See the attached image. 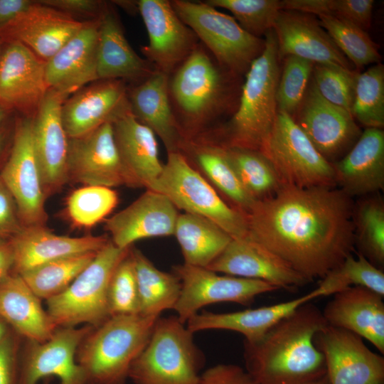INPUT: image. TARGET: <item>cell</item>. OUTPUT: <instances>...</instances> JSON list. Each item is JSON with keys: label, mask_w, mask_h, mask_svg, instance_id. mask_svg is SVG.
<instances>
[{"label": "cell", "mask_w": 384, "mask_h": 384, "mask_svg": "<svg viewBox=\"0 0 384 384\" xmlns=\"http://www.w3.org/2000/svg\"><path fill=\"white\" fill-rule=\"evenodd\" d=\"M67 174L68 179L84 186L129 187L111 122L69 139Z\"/></svg>", "instance_id": "16"}, {"label": "cell", "mask_w": 384, "mask_h": 384, "mask_svg": "<svg viewBox=\"0 0 384 384\" xmlns=\"http://www.w3.org/2000/svg\"><path fill=\"white\" fill-rule=\"evenodd\" d=\"M327 325L307 302L288 314L257 342H244L245 370L257 384H309L326 373L314 336Z\"/></svg>", "instance_id": "2"}, {"label": "cell", "mask_w": 384, "mask_h": 384, "mask_svg": "<svg viewBox=\"0 0 384 384\" xmlns=\"http://www.w3.org/2000/svg\"><path fill=\"white\" fill-rule=\"evenodd\" d=\"M383 296L363 287L333 295L322 311L328 325L353 332L384 353Z\"/></svg>", "instance_id": "28"}, {"label": "cell", "mask_w": 384, "mask_h": 384, "mask_svg": "<svg viewBox=\"0 0 384 384\" xmlns=\"http://www.w3.org/2000/svg\"><path fill=\"white\" fill-rule=\"evenodd\" d=\"M265 36L262 53L245 75L235 111L225 123L204 133L225 146L260 151L273 126L277 113L279 58L274 31Z\"/></svg>", "instance_id": "4"}, {"label": "cell", "mask_w": 384, "mask_h": 384, "mask_svg": "<svg viewBox=\"0 0 384 384\" xmlns=\"http://www.w3.org/2000/svg\"><path fill=\"white\" fill-rule=\"evenodd\" d=\"M48 91L46 61L19 42L6 43L0 60V104L30 117Z\"/></svg>", "instance_id": "18"}, {"label": "cell", "mask_w": 384, "mask_h": 384, "mask_svg": "<svg viewBox=\"0 0 384 384\" xmlns=\"http://www.w3.org/2000/svg\"><path fill=\"white\" fill-rule=\"evenodd\" d=\"M314 299L310 292L292 300L256 309L226 313H197L186 321V325L193 334L212 329L236 331L245 337L244 342L254 343L279 321Z\"/></svg>", "instance_id": "34"}, {"label": "cell", "mask_w": 384, "mask_h": 384, "mask_svg": "<svg viewBox=\"0 0 384 384\" xmlns=\"http://www.w3.org/2000/svg\"><path fill=\"white\" fill-rule=\"evenodd\" d=\"M272 30L279 60L294 55L314 64L353 68L352 63L311 14L281 10Z\"/></svg>", "instance_id": "23"}, {"label": "cell", "mask_w": 384, "mask_h": 384, "mask_svg": "<svg viewBox=\"0 0 384 384\" xmlns=\"http://www.w3.org/2000/svg\"><path fill=\"white\" fill-rule=\"evenodd\" d=\"M174 235L185 264L208 267L223 252L232 238L214 222L204 217L179 214Z\"/></svg>", "instance_id": "35"}, {"label": "cell", "mask_w": 384, "mask_h": 384, "mask_svg": "<svg viewBox=\"0 0 384 384\" xmlns=\"http://www.w3.org/2000/svg\"><path fill=\"white\" fill-rule=\"evenodd\" d=\"M14 254L9 240H0V281L13 272Z\"/></svg>", "instance_id": "54"}, {"label": "cell", "mask_w": 384, "mask_h": 384, "mask_svg": "<svg viewBox=\"0 0 384 384\" xmlns=\"http://www.w3.org/2000/svg\"><path fill=\"white\" fill-rule=\"evenodd\" d=\"M178 210L164 194L146 189L128 206L108 217L105 228L110 240L127 249L142 239L174 235Z\"/></svg>", "instance_id": "20"}, {"label": "cell", "mask_w": 384, "mask_h": 384, "mask_svg": "<svg viewBox=\"0 0 384 384\" xmlns=\"http://www.w3.org/2000/svg\"><path fill=\"white\" fill-rule=\"evenodd\" d=\"M38 2L69 15L101 16L106 8L100 1L93 0H44Z\"/></svg>", "instance_id": "52"}, {"label": "cell", "mask_w": 384, "mask_h": 384, "mask_svg": "<svg viewBox=\"0 0 384 384\" xmlns=\"http://www.w3.org/2000/svg\"><path fill=\"white\" fill-rule=\"evenodd\" d=\"M351 115L366 128L384 126V66L377 63L356 78Z\"/></svg>", "instance_id": "41"}, {"label": "cell", "mask_w": 384, "mask_h": 384, "mask_svg": "<svg viewBox=\"0 0 384 384\" xmlns=\"http://www.w3.org/2000/svg\"><path fill=\"white\" fill-rule=\"evenodd\" d=\"M199 384H257L248 373L235 364L220 363L204 370Z\"/></svg>", "instance_id": "51"}, {"label": "cell", "mask_w": 384, "mask_h": 384, "mask_svg": "<svg viewBox=\"0 0 384 384\" xmlns=\"http://www.w3.org/2000/svg\"><path fill=\"white\" fill-rule=\"evenodd\" d=\"M8 136L9 134L7 129L3 127H0V159L5 149Z\"/></svg>", "instance_id": "55"}, {"label": "cell", "mask_w": 384, "mask_h": 384, "mask_svg": "<svg viewBox=\"0 0 384 384\" xmlns=\"http://www.w3.org/2000/svg\"><path fill=\"white\" fill-rule=\"evenodd\" d=\"M111 122L129 187L149 189L164 169L155 134L134 116L128 101Z\"/></svg>", "instance_id": "25"}, {"label": "cell", "mask_w": 384, "mask_h": 384, "mask_svg": "<svg viewBox=\"0 0 384 384\" xmlns=\"http://www.w3.org/2000/svg\"><path fill=\"white\" fill-rule=\"evenodd\" d=\"M203 366V354L186 324L176 316H159L129 379L134 384H199Z\"/></svg>", "instance_id": "6"}, {"label": "cell", "mask_w": 384, "mask_h": 384, "mask_svg": "<svg viewBox=\"0 0 384 384\" xmlns=\"http://www.w3.org/2000/svg\"><path fill=\"white\" fill-rule=\"evenodd\" d=\"M331 164L336 187L350 197H363L383 190V130L366 128L351 149Z\"/></svg>", "instance_id": "27"}, {"label": "cell", "mask_w": 384, "mask_h": 384, "mask_svg": "<svg viewBox=\"0 0 384 384\" xmlns=\"http://www.w3.org/2000/svg\"><path fill=\"white\" fill-rule=\"evenodd\" d=\"M93 326L59 327L43 343L31 342L19 361V384H38L55 376L58 384H87L84 370L76 359L78 348Z\"/></svg>", "instance_id": "17"}, {"label": "cell", "mask_w": 384, "mask_h": 384, "mask_svg": "<svg viewBox=\"0 0 384 384\" xmlns=\"http://www.w3.org/2000/svg\"><path fill=\"white\" fill-rule=\"evenodd\" d=\"M6 111L7 110L0 104V123L4 119L5 117L6 116Z\"/></svg>", "instance_id": "58"}, {"label": "cell", "mask_w": 384, "mask_h": 384, "mask_svg": "<svg viewBox=\"0 0 384 384\" xmlns=\"http://www.w3.org/2000/svg\"><path fill=\"white\" fill-rule=\"evenodd\" d=\"M11 329L0 319V341L11 332Z\"/></svg>", "instance_id": "56"}, {"label": "cell", "mask_w": 384, "mask_h": 384, "mask_svg": "<svg viewBox=\"0 0 384 384\" xmlns=\"http://www.w3.org/2000/svg\"><path fill=\"white\" fill-rule=\"evenodd\" d=\"M100 17L85 22L74 36L46 61L48 90H55L67 98L87 83L98 80L97 52Z\"/></svg>", "instance_id": "24"}, {"label": "cell", "mask_w": 384, "mask_h": 384, "mask_svg": "<svg viewBox=\"0 0 384 384\" xmlns=\"http://www.w3.org/2000/svg\"><path fill=\"white\" fill-rule=\"evenodd\" d=\"M215 8L228 10L240 26L251 35L260 38L273 29L276 18L282 10L278 0H206Z\"/></svg>", "instance_id": "44"}, {"label": "cell", "mask_w": 384, "mask_h": 384, "mask_svg": "<svg viewBox=\"0 0 384 384\" xmlns=\"http://www.w3.org/2000/svg\"><path fill=\"white\" fill-rule=\"evenodd\" d=\"M97 252L53 260L19 275L37 297L48 300L65 291Z\"/></svg>", "instance_id": "40"}, {"label": "cell", "mask_w": 384, "mask_h": 384, "mask_svg": "<svg viewBox=\"0 0 384 384\" xmlns=\"http://www.w3.org/2000/svg\"><path fill=\"white\" fill-rule=\"evenodd\" d=\"M159 317L111 316L92 329L76 356L87 384H125L132 364L146 346Z\"/></svg>", "instance_id": "5"}, {"label": "cell", "mask_w": 384, "mask_h": 384, "mask_svg": "<svg viewBox=\"0 0 384 384\" xmlns=\"http://www.w3.org/2000/svg\"><path fill=\"white\" fill-rule=\"evenodd\" d=\"M282 9L329 16L348 21L366 31L371 23L373 0H284Z\"/></svg>", "instance_id": "45"}, {"label": "cell", "mask_w": 384, "mask_h": 384, "mask_svg": "<svg viewBox=\"0 0 384 384\" xmlns=\"http://www.w3.org/2000/svg\"><path fill=\"white\" fill-rule=\"evenodd\" d=\"M354 202L338 188L284 186L246 214V238L270 250L310 282L355 246Z\"/></svg>", "instance_id": "1"}, {"label": "cell", "mask_w": 384, "mask_h": 384, "mask_svg": "<svg viewBox=\"0 0 384 384\" xmlns=\"http://www.w3.org/2000/svg\"><path fill=\"white\" fill-rule=\"evenodd\" d=\"M1 43V41H0ZM1 47H0V60H1Z\"/></svg>", "instance_id": "59"}, {"label": "cell", "mask_w": 384, "mask_h": 384, "mask_svg": "<svg viewBox=\"0 0 384 384\" xmlns=\"http://www.w3.org/2000/svg\"><path fill=\"white\" fill-rule=\"evenodd\" d=\"M0 319L31 342L48 340L58 328L43 308L41 299L14 272L0 281Z\"/></svg>", "instance_id": "33"}, {"label": "cell", "mask_w": 384, "mask_h": 384, "mask_svg": "<svg viewBox=\"0 0 384 384\" xmlns=\"http://www.w3.org/2000/svg\"><path fill=\"white\" fill-rule=\"evenodd\" d=\"M109 240L104 235L70 237L57 235L45 225L24 226L9 240L14 254L13 272L21 274L53 260L97 252Z\"/></svg>", "instance_id": "26"}, {"label": "cell", "mask_w": 384, "mask_h": 384, "mask_svg": "<svg viewBox=\"0 0 384 384\" xmlns=\"http://www.w3.org/2000/svg\"><path fill=\"white\" fill-rule=\"evenodd\" d=\"M296 113L295 122L331 164L341 159L361 134L351 114L324 99L312 80Z\"/></svg>", "instance_id": "14"}, {"label": "cell", "mask_w": 384, "mask_h": 384, "mask_svg": "<svg viewBox=\"0 0 384 384\" xmlns=\"http://www.w3.org/2000/svg\"><path fill=\"white\" fill-rule=\"evenodd\" d=\"M66 98L48 90L33 118V140L46 196L58 191L68 180L69 138L61 116Z\"/></svg>", "instance_id": "21"}, {"label": "cell", "mask_w": 384, "mask_h": 384, "mask_svg": "<svg viewBox=\"0 0 384 384\" xmlns=\"http://www.w3.org/2000/svg\"><path fill=\"white\" fill-rule=\"evenodd\" d=\"M108 304L110 316L139 314V293L130 248L111 277Z\"/></svg>", "instance_id": "47"}, {"label": "cell", "mask_w": 384, "mask_h": 384, "mask_svg": "<svg viewBox=\"0 0 384 384\" xmlns=\"http://www.w3.org/2000/svg\"><path fill=\"white\" fill-rule=\"evenodd\" d=\"M23 227L16 202L0 178V240H10Z\"/></svg>", "instance_id": "50"}, {"label": "cell", "mask_w": 384, "mask_h": 384, "mask_svg": "<svg viewBox=\"0 0 384 384\" xmlns=\"http://www.w3.org/2000/svg\"><path fill=\"white\" fill-rule=\"evenodd\" d=\"M312 79L319 94L329 102L351 114L358 73L353 70L314 64Z\"/></svg>", "instance_id": "48"}, {"label": "cell", "mask_w": 384, "mask_h": 384, "mask_svg": "<svg viewBox=\"0 0 384 384\" xmlns=\"http://www.w3.org/2000/svg\"><path fill=\"white\" fill-rule=\"evenodd\" d=\"M363 339L328 324L316 333L314 343L324 356L330 384H384V358Z\"/></svg>", "instance_id": "15"}, {"label": "cell", "mask_w": 384, "mask_h": 384, "mask_svg": "<svg viewBox=\"0 0 384 384\" xmlns=\"http://www.w3.org/2000/svg\"><path fill=\"white\" fill-rule=\"evenodd\" d=\"M44 384H48V381H46V382H45V383H44Z\"/></svg>", "instance_id": "60"}, {"label": "cell", "mask_w": 384, "mask_h": 384, "mask_svg": "<svg viewBox=\"0 0 384 384\" xmlns=\"http://www.w3.org/2000/svg\"><path fill=\"white\" fill-rule=\"evenodd\" d=\"M237 76L223 68L201 43L170 75L168 93L184 140L212 129L223 116L235 111Z\"/></svg>", "instance_id": "3"}, {"label": "cell", "mask_w": 384, "mask_h": 384, "mask_svg": "<svg viewBox=\"0 0 384 384\" xmlns=\"http://www.w3.org/2000/svg\"><path fill=\"white\" fill-rule=\"evenodd\" d=\"M178 17L225 69L237 76L245 75L262 53L265 39L244 30L230 15L204 1L171 0Z\"/></svg>", "instance_id": "9"}, {"label": "cell", "mask_w": 384, "mask_h": 384, "mask_svg": "<svg viewBox=\"0 0 384 384\" xmlns=\"http://www.w3.org/2000/svg\"><path fill=\"white\" fill-rule=\"evenodd\" d=\"M129 248L120 249L110 240L65 291L46 300V311L58 328L80 324L97 327L110 317V279Z\"/></svg>", "instance_id": "8"}, {"label": "cell", "mask_w": 384, "mask_h": 384, "mask_svg": "<svg viewBox=\"0 0 384 384\" xmlns=\"http://www.w3.org/2000/svg\"><path fill=\"white\" fill-rule=\"evenodd\" d=\"M260 152L272 164L284 186L337 188L332 164L286 113L277 112Z\"/></svg>", "instance_id": "10"}, {"label": "cell", "mask_w": 384, "mask_h": 384, "mask_svg": "<svg viewBox=\"0 0 384 384\" xmlns=\"http://www.w3.org/2000/svg\"><path fill=\"white\" fill-rule=\"evenodd\" d=\"M206 268L217 273L265 281L289 291L310 282L281 257L247 238H232Z\"/></svg>", "instance_id": "19"}, {"label": "cell", "mask_w": 384, "mask_h": 384, "mask_svg": "<svg viewBox=\"0 0 384 384\" xmlns=\"http://www.w3.org/2000/svg\"><path fill=\"white\" fill-rule=\"evenodd\" d=\"M353 221L358 253L383 270L384 266V202L378 193L354 203Z\"/></svg>", "instance_id": "38"}, {"label": "cell", "mask_w": 384, "mask_h": 384, "mask_svg": "<svg viewBox=\"0 0 384 384\" xmlns=\"http://www.w3.org/2000/svg\"><path fill=\"white\" fill-rule=\"evenodd\" d=\"M118 201L117 192L111 188L84 186L68 197L66 212L76 227L90 228L106 220Z\"/></svg>", "instance_id": "43"}, {"label": "cell", "mask_w": 384, "mask_h": 384, "mask_svg": "<svg viewBox=\"0 0 384 384\" xmlns=\"http://www.w3.org/2000/svg\"><path fill=\"white\" fill-rule=\"evenodd\" d=\"M139 299V314L159 316L173 309L180 294L181 282L174 273L160 270L139 250L130 247Z\"/></svg>", "instance_id": "36"}, {"label": "cell", "mask_w": 384, "mask_h": 384, "mask_svg": "<svg viewBox=\"0 0 384 384\" xmlns=\"http://www.w3.org/2000/svg\"><path fill=\"white\" fill-rule=\"evenodd\" d=\"M127 86L122 80H101L80 90L62 105L61 116L69 139L82 137L112 122L126 105Z\"/></svg>", "instance_id": "29"}, {"label": "cell", "mask_w": 384, "mask_h": 384, "mask_svg": "<svg viewBox=\"0 0 384 384\" xmlns=\"http://www.w3.org/2000/svg\"><path fill=\"white\" fill-rule=\"evenodd\" d=\"M352 287H363L384 296V272L361 254H351L330 270L311 292L314 298L334 295Z\"/></svg>", "instance_id": "39"}, {"label": "cell", "mask_w": 384, "mask_h": 384, "mask_svg": "<svg viewBox=\"0 0 384 384\" xmlns=\"http://www.w3.org/2000/svg\"><path fill=\"white\" fill-rule=\"evenodd\" d=\"M179 152L228 203L245 215L251 210L257 201L241 185L221 144L206 134H201L184 140Z\"/></svg>", "instance_id": "32"}, {"label": "cell", "mask_w": 384, "mask_h": 384, "mask_svg": "<svg viewBox=\"0 0 384 384\" xmlns=\"http://www.w3.org/2000/svg\"><path fill=\"white\" fill-rule=\"evenodd\" d=\"M223 146L241 185L255 201L273 196L284 186L272 164L259 151Z\"/></svg>", "instance_id": "37"}, {"label": "cell", "mask_w": 384, "mask_h": 384, "mask_svg": "<svg viewBox=\"0 0 384 384\" xmlns=\"http://www.w3.org/2000/svg\"><path fill=\"white\" fill-rule=\"evenodd\" d=\"M309 384H330L326 374L322 378L309 383Z\"/></svg>", "instance_id": "57"}, {"label": "cell", "mask_w": 384, "mask_h": 384, "mask_svg": "<svg viewBox=\"0 0 384 384\" xmlns=\"http://www.w3.org/2000/svg\"><path fill=\"white\" fill-rule=\"evenodd\" d=\"M155 71L151 63L132 49L117 16L106 7L100 17L97 52L98 80H122L137 84Z\"/></svg>", "instance_id": "31"}, {"label": "cell", "mask_w": 384, "mask_h": 384, "mask_svg": "<svg viewBox=\"0 0 384 384\" xmlns=\"http://www.w3.org/2000/svg\"><path fill=\"white\" fill-rule=\"evenodd\" d=\"M173 273L181 282L179 297L173 309L184 324L206 305L219 302L247 305L260 294L279 289L265 281L220 275L206 267L185 263L174 265Z\"/></svg>", "instance_id": "11"}, {"label": "cell", "mask_w": 384, "mask_h": 384, "mask_svg": "<svg viewBox=\"0 0 384 384\" xmlns=\"http://www.w3.org/2000/svg\"><path fill=\"white\" fill-rule=\"evenodd\" d=\"M319 23L340 51L358 69L379 63L377 45L366 31L348 21L329 16H319Z\"/></svg>", "instance_id": "42"}, {"label": "cell", "mask_w": 384, "mask_h": 384, "mask_svg": "<svg viewBox=\"0 0 384 384\" xmlns=\"http://www.w3.org/2000/svg\"><path fill=\"white\" fill-rule=\"evenodd\" d=\"M314 65L311 61L294 55L285 57L276 91L277 112L292 117L297 112L308 88Z\"/></svg>", "instance_id": "46"}, {"label": "cell", "mask_w": 384, "mask_h": 384, "mask_svg": "<svg viewBox=\"0 0 384 384\" xmlns=\"http://www.w3.org/2000/svg\"><path fill=\"white\" fill-rule=\"evenodd\" d=\"M85 23L71 15L34 1L27 11L0 28V41L19 42L47 61Z\"/></svg>", "instance_id": "22"}, {"label": "cell", "mask_w": 384, "mask_h": 384, "mask_svg": "<svg viewBox=\"0 0 384 384\" xmlns=\"http://www.w3.org/2000/svg\"><path fill=\"white\" fill-rule=\"evenodd\" d=\"M18 336L11 330L0 341V384H19Z\"/></svg>", "instance_id": "49"}, {"label": "cell", "mask_w": 384, "mask_h": 384, "mask_svg": "<svg viewBox=\"0 0 384 384\" xmlns=\"http://www.w3.org/2000/svg\"><path fill=\"white\" fill-rule=\"evenodd\" d=\"M137 7L149 37L142 53L156 71L169 76L190 55L199 39L170 1L139 0Z\"/></svg>", "instance_id": "13"}, {"label": "cell", "mask_w": 384, "mask_h": 384, "mask_svg": "<svg viewBox=\"0 0 384 384\" xmlns=\"http://www.w3.org/2000/svg\"><path fill=\"white\" fill-rule=\"evenodd\" d=\"M33 2L28 0H0V28L27 11Z\"/></svg>", "instance_id": "53"}, {"label": "cell", "mask_w": 384, "mask_h": 384, "mask_svg": "<svg viewBox=\"0 0 384 384\" xmlns=\"http://www.w3.org/2000/svg\"><path fill=\"white\" fill-rule=\"evenodd\" d=\"M33 118L19 119L15 126L9 156L0 178L11 193L23 226L45 225L46 196L33 140Z\"/></svg>", "instance_id": "12"}, {"label": "cell", "mask_w": 384, "mask_h": 384, "mask_svg": "<svg viewBox=\"0 0 384 384\" xmlns=\"http://www.w3.org/2000/svg\"><path fill=\"white\" fill-rule=\"evenodd\" d=\"M149 189L166 196L178 210L210 220L232 238L247 235L246 215L228 203L180 152L167 154L161 175Z\"/></svg>", "instance_id": "7"}, {"label": "cell", "mask_w": 384, "mask_h": 384, "mask_svg": "<svg viewBox=\"0 0 384 384\" xmlns=\"http://www.w3.org/2000/svg\"><path fill=\"white\" fill-rule=\"evenodd\" d=\"M169 76L155 71L146 80L127 87L131 112L161 140L167 154L179 152L184 139L174 115L168 93Z\"/></svg>", "instance_id": "30"}]
</instances>
